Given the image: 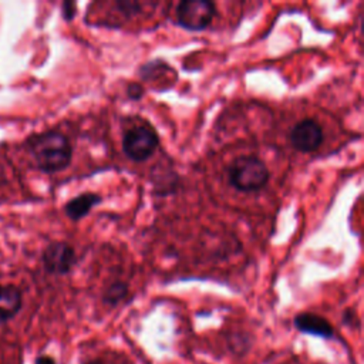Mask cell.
<instances>
[{
	"mask_svg": "<svg viewBox=\"0 0 364 364\" xmlns=\"http://www.w3.org/2000/svg\"><path fill=\"white\" fill-rule=\"evenodd\" d=\"M27 149L37 169L44 173H55L65 169L73 158V146L65 134L50 129L28 138Z\"/></svg>",
	"mask_w": 364,
	"mask_h": 364,
	"instance_id": "6da1fadb",
	"label": "cell"
},
{
	"mask_svg": "<svg viewBox=\"0 0 364 364\" xmlns=\"http://www.w3.org/2000/svg\"><path fill=\"white\" fill-rule=\"evenodd\" d=\"M228 181L240 192H256L266 186L270 172L264 161L256 155H240L228 166Z\"/></svg>",
	"mask_w": 364,
	"mask_h": 364,
	"instance_id": "7a4b0ae2",
	"label": "cell"
},
{
	"mask_svg": "<svg viewBox=\"0 0 364 364\" xmlns=\"http://www.w3.org/2000/svg\"><path fill=\"white\" fill-rule=\"evenodd\" d=\"M121 145L128 159L134 162H144L158 149L159 136L149 122L136 118L124 129Z\"/></svg>",
	"mask_w": 364,
	"mask_h": 364,
	"instance_id": "3957f363",
	"label": "cell"
},
{
	"mask_svg": "<svg viewBox=\"0 0 364 364\" xmlns=\"http://www.w3.org/2000/svg\"><path fill=\"white\" fill-rule=\"evenodd\" d=\"M176 24L188 31L205 30L216 16V6L209 0H183L176 6Z\"/></svg>",
	"mask_w": 364,
	"mask_h": 364,
	"instance_id": "277c9868",
	"label": "cell"
},
{
	"mask_svg": "<svg viewBox=\"0 0 364 364\" xmlns=\"http://www.w3.org/2000/svg\"><path fill=\"white\" fill-rule=\"evenodd\" d=\"M41 262L46 272L51 274L64 276L68 274L75 266L77 255L70 243L57 240L46 246L41 255Z\"/></svg>",
	"mask_w": 364,
	"mask_h": 364,
	"instance_id": "5b68a950",
	"label": "cell"
},
{
	"mask_svg": "<svg viewBox=\"0 0 364 364\" xmlns=\"http://www.w3.org/2000/svg\"><path fill=\"white\" fill-rule=\"evenodd\" d=\"M291 146L299 152H314L324 141L321 125L313 118H303L293 125L289 135Z\"/></svg>",
	"mask_w": 364,
	"mask_h": 364,
	"instance_id": "8992f818",
	"label": "cell"
},
{
	"mask_svg": "<svg viewBox=\"0 0 364 364\" xmlns=\"http://www.w3.org/2000/svg\"><path fill=\"white\" fill-rule=\"evenodd\" d=\"M102 196L95 192H82L64 205V213L68 219L78 222L85 218L92 208L101 203Z\"/></svg>",
	"mask_w": 364,
	"mask_h": 364,
	"instance_id": "52a82bcc",
	"label": "cell"
},
{
	"mask_svg": "<svg viewBox=\"0 0 364 364\" xmlns=\"http://www.w3.org/2000/svg\"><path fill=\"white\" fill-rule=\"evenodd\" d=\"M294 327L301 333H307V334H313L324 338H328L334 334L333 326L324 317L314 313H307V311L300 313L294 317Z\"/></svg>",
	"mask_w": 364,
	"mask_h": 364,
	"instance_id": "ba28073f",
	"label": "cell"
},
{
	"mask_svg": "<svg viewBox=\"0 0 364 364\" xmlns=\"http://www.w3.org/2000/svg\"><path fill=\"white\" fill-rule=\"evenodd\" d=\"M23 306V296L14 284H0V321H7L17 316Z\"/></svg>",
	"mask_w": 364,
	"mask_h": 364,
	"instance_id": "9c48e42d",
	"label": "cell"
},
{
	"mask_svg": "<svg viewBox=\"0 0 364 364\" xmlns=\"http://www.w3.org/2000/svg\"><path fill=\"white\" fill-rule=\"evenodd\" d=\"M128 290L129 289L125 282L117 280L105 289V291L102 294V300H104V303H107L109 306H115L128 296Z\"/></svg>",
	"mask_w": 364,
	"mask_h": 364,
	"instance_id": "30bf717a",
	"label": "cell"
},
{
	"mask_svg": "<svg viewBox=\"0 0 364 364\" xmlns=\"http://www.w3.org/2000/svg\"><path fill=\"white\" fill-rule=\"evenodd\" d=\"M115 6H117V9H118L122 14H125L127 17H131V16H135V14H138V13L141 11L144 3L131 1V0H125V1H124V0H122V1H117Z\"/></svg>",
	"mask_w": 364,
	"mask_h": 364,
	"instance_id": "8fae6325",
	"label": "cell"
},
{
	"mask_svg": "<svg viewBox=\"0 0 364 364\" xmlns=\"http://www.w3.org/2000/svg\"><path fill=\"white\" fill-rule=\"evenodd\" d=\"M125 92H127V95H128L129 100L138 101V100H141L142 95H144V88H142V85L138 84V82H131V84L127 85Z\"/></svg>",
	"mask_w": 364,
	"mask_h": 364,
	"instance_id": "7c38bea8",
	"label": "cell"
},
{
	"mask_svg": "<svg viewBox=\"0 0 364 364\" xmlns=\"http://www.w3.org/2000/svg\"><path fill=\"white\" fill-rule=\"evenodd\" d=\"M75 16V3L64 1L63 3V17L65 21H71Z\"/></svg>",
	"mask_w": 364,
	"mask_h": 364,
	"instance_id": "4fadbf2b",
	"label": "cell"
},
{
	"mask_svg": "<svg viewBox=\"0 0 364 364\" xmlns=\"http://www.w3.org/2000/svg\"><path fill=\"white\" fill-rule=\"evenodd\" d=\"M34 364H57L51 355H40L36 358Z\"/></svg>",
	"mask_w": 364,
	"mask_h": 364,
	"instance_id": "5bb4252c",
	"label": "cell"
},
{
	"mask_svg": "<svg viewBox=\"0 0 364 364\" xmlns=\"http://www.w3.org/2000/svg\"><path fill=\"white\" fill-rule=\"evenodd\" d=\"M85 364H102V363H101V361H97V360H95V361H88V363H85Z\"/></svg>",
	"mask_w": 364,
	"mask_h": 364,
	"instance_id": "9a60e30c",
	"label": "cell"
}]
</instances>
